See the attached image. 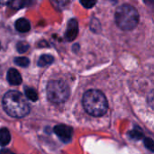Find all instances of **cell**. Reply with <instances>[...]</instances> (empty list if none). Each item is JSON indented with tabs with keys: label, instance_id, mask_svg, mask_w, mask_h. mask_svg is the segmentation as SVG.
Returning <instances> with one entry per match:
<instances>
[{
	"label": "cell",
	"instance_id": "obj_1",
	"mask_svg": "<svg viewBox=\"0 0 154 154\" xmlns=\"http://www.w3.org/2000/svg\"><path fill=\"white\" fill-rule=\"evenodd\" d=\"M2 104L5 113L13 117H23L30 112V106L26 98L16 90L8 91L4 96Z\"/></svg>",
	"mask_w": 154,
	"mask_h": 154
},
{
	"label": "cell",
	"instance_id": "obj_2",
	"mask_svg": "<svg viewBox=\"0 0 154 154\" xmlns=\"http://www.w3.org/2000/svg\"><path fill=\"white\" fill-rule=\"evenodd\" d=\"M82 103L87 113L93 116H104L108 108V103L105 94L97 89L87 91L83 96Z\"/></svg>",
	"mask_w": 154,
	"mask_h": 154
},
{
	"label": "cell",
	"instance_id": "obj_3",
	"mask_svg": "<svg viewBox=\"0 0 154 154\" xmlns=\"http://www.w3.org/2000/svg\"><path fill=\"white\" fill-rule=\"evenodd\" d=\"M115 18L116 24L122 30L131 31L137 26L140 17L134 6L129 4H124L116 9Z\"/></svg>",
	"mask_w": 154,
	"mask_h": 154
},
{
	"label": "cell",
	"instance_id": "obj_4",
	"mask_svg": "<svg viewBox=\"0 0 154 154\" xmlns=\"http://www.w3.org/2000/svg\"><path fill=\"white\" fill-rule=\"evenodd\" d=\"M48 99L54 104L65 102L69 97V88L63 80H51L46 87Z\"/></svg>",
	"mask_w": 154,
	"mask_h": 154
},
{
	"label": "cell",
	"instance_id": "obj_5",
	"mask_svg": "<svg viewBox=\"0 0 154 154\" xmlns=\"http://www.w3.org/2000/svg\"><path fill=\"white\" fill-rule=\"evenodd\" d=\"M54 133L64 143H68L71 140L73 135V130L71 127L65 125H59L53 128Z\"/></svg>",
	"mask_w": 154,
	"mask_h": 154
},
{
	"label": "cell",
	"instance_id": "obj_6",
	"mask_svg": "<svg viewBox=\"0 0 154 154\" xmlns=\"http://www.w3.org/2000/svg\"><path fill=\"white\" fill-rule=\"evenodd\" d=\"M79 32V24L76 19H71L68 23L67 30L65 32V39L69 42H72L76 39Z\"/></svg>",
	"mask_w": 154,
	"mask_h": 154
},
{
	"label": "cell",
	"instance_id": "obj_7",
	"mask_svg": "<svg viewBox=\"0 0 154 154\" xmlns=\"http://www.w3.org/2000/svg\"><path fill=\"white\" fill-rule=\"evenodd\" d=\"M6 79H7V81L11 85H14V86H17L22 83V77L19 71L15 69H10L7 71Z\"/></svg>",
	"mask_w": 154,
	"mask_h": 154
},
{
	"label": "cell",
	"instance_id": "obj_8",
	"mask_svg": "<svg viewBox=\"0 0 154 154\" xmlns=\"http://www.w3.org/2000/svg\"><path fill=\"white\" fill-rule=\"evenodd\" d=\"M15 29L20 32H29L31 29L30 22L24 18H20L15 22Z\"/></svg>",
	"mask_w": 154,
	"mask_h": 154
},
{
	"label": "cell",
	"instance_id": "obj_9",
	"mask_svg": "<svg viewBox=\"0 0 154 154\" xmlns=\"http://www.w3.org/2000/svg\"><path fill=\"white\" fill-rule=\"evenodd\" d=\"M11 141V135L6 128L0 129V146L7 145Z\"/></svg>",
	"mask_w": 154,
	"mask_h": 154
},
{
	"label": "cell",
	"instance_id": "obj_10",
	"mask_svg": "<svg viewBox=\"0 0 154 154\" xmlns=\"http://www.w3.org/2000/svg\"><path fill=\"white\" fill-rule=\"evenodd\" d=\"M54 60V58L50 55V54H44V55H42L38 60V66L40 67H44V66H47V65H50L53 62Z\"/></svg>",
	"mask_w": 154,
	"mask_h": 154
},
{
	"label": "cell",
	"instance_id": "obj_11",
	"mask_svg": "<svg viewBox=\"0 0 154 154\" xmlns=\"http://www.w3.org/2000/svg\"><path fill=\"white\" fill-rule=\"evenodd\" d=\"M23 90H24V95L26 96V97L28 99H30L31 101H33V102L37 101L38 94H37L35 89H33L32 88H29V87H25L23 88Z\"/></svg>",
	"mask_w": 154,
	"mask_h": 154
},
{
	"label": "cell",
	"instance_id": "obj_12",
	"mask_svg": "<svg viewBox=\"0 0 154 154\" xmlns=\"http://www.w3.org/2000/svg\"><path fill=\"white\" fill-rule=\"evenodd\" d=\"M14 63L20 67H28V65L30 64V60L28 58L25 57H17L14 60Z\"/></svg>",
	"mask_w": 154,
	"mask_h": 154
},
{
	"label": "cell",
	"instance_id": "obj_13",
	"mask_svg": "<svg viewBox=\"0 0 154 154\" xmlns=\"http://www.w3.org/2000/svg\"><path fill=\"white\" fill-rule=\"evenodd\" d=\"M129 136L131 139L133 140H135V141H138V140H141L143 137V134L142 133L141 130H132L131 132H129Z\"/></svg>",
	"mask_w": 154,
	"mask_h": 154
},
{
	"label": "cell",
	"instance_id": "obj_14",
	"mask_svg": "<svg viewBox=\"0 0 154 154\" xmlns=\"http://www.w3.org/2000/svg\"><path fill=\"white\" fill-rule=\"evenodd\" d=\"M16 49H17L18 52L23 53V52L27 51V50L29 49V44L27 42H19L16 44Z\"/></svg>",
	"mask_w": 154,
	"mask_h": 154
},
{
	"label": "cell",
	"instance_id": "obj_15",
	"mask_svg": "<svg viewBox=\"0 0 154 154\" xmlns=\"http://www.w3.org/2000/svg\"><path fill=\"white\" fill-rule=\"evenodd\" d=\"M144 144L147 147V149H149L151 152H154V142L152 138H145L144 139Z\"/></svg>",
	"mask_w": 154,
	"mask_h": 154
},
{
	"label": "cell",
	"instance_id": "obj_16",
	"mask_svg": "<svg viewBox=\"0 0 154 154\" xmlns=\"http://www.w3.org/2000/svg\"><path fill=\"white\" fill-rule=\"evenodd\" d=\"M96 1H80V4L86 8H91L93 5H96Z\"/></svg>",
	"mask_w": 154,
	"mask_h": 154
},
{
	"label": "cell",
	"instance_id": "obj_17",
	"mask_svg": "<svg viewBox=\"0 0 154 154\" xmlns=\"http://www.w3.org/2000/svg\"><path fill=\"white\" fill-rule=\"evenodd\" d=\"M0 154H15L13 152L7 150V149H3V150H0Z\"/></svg>",
	"mask_w": 154,
	"mask_h": 154
}]
</instances>
